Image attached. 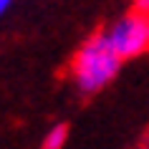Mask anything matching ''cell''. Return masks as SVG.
I'll use <instances>...</instances> for the list:
<instances>
[{
  "label": "cell",
  "mask_w": 149,
  "mask_h": 149,
  "mask_svg": "<svg viewBox=\"0 0 149 149\" xmlns=\"http://www.w3.org/2000/svg\"><path fill=\"white\" fill-rule=\"evenodd\" d=\"M121 61L124 58L111 46L109 33H99L94 38H88L79 48V53L71 63V73H73L79 91L81 94H96L104 86H109L114 76L119 73Z\"/></svg>",
  "instance_id": "6da1fadb"
},
{
  "label": "cell",
  "mask_w": 149,
  "mask_h": 149,
  "mask_svg": "<svg viewBox=\"0 0 149 149\" xmlns=\"http://www.w3.org/2000/svg\"><path fill=\"white\" fill-rule=\"evenodd\" d=\"M109 40L121 58H134L149 48V15L134 10L111 25Z\"/></svg>",
  "instance_id": "7a4b0ae2"
},
{
  "label": "cell",
  "mask_w": 149,
  "mask_h": 149,
  "mask_svg": "<svg viewBox=\"0 0 149 149\" xmlns=\"http://www.w3.org/2000/svg\"><path fill=\"white\" fill-rule=\"evenodd\" d=\"M68 139V126L66 124H56L51 132L46 134V139H43V149H61Z\"/></svg>",
  "instance_id": "3957f363"
},
{
  "label": "cell",
  "mask_w": 149,
  "mask_h": 149,
  "mask_svg": "<svg viewBox=\"0 0 149 149\" xmlns=\"http://www.w3.org/2000/svg\"><path fill=\"white\" fill-rule=\"evenodd\" d=\"M134 10H139V13H147V15H149V0H134Z\"/></svg>",
  "instance_id": "277c9868"
},
{
  "label": "cell",
  "mask_w": 149,
  "mask_h": 149,
  "mask_svg": "<svg viewBox=\"0 0 149 149\" xmlns=\"http://www.w3.org/2000/svg\"><path fill=\"white\" fill-rule=\"evenodd\" d=\"M10 5H13V0H0V18L5 15V10H8Z\"/></svg>",
  "instance_id": "5b68a950"
}]
</instances>
